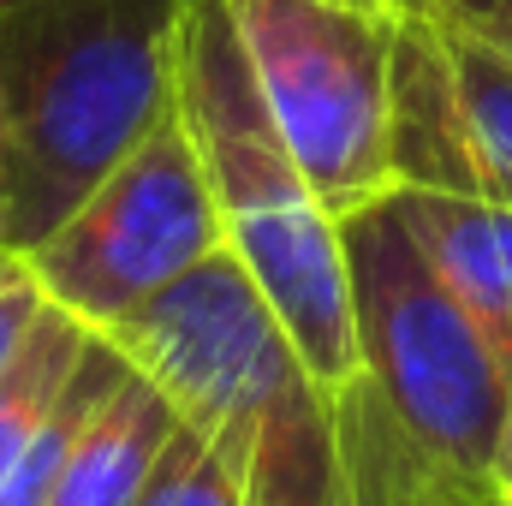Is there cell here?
I'll return each mask as SVG.
<instances>
[{"label": "cell", "mask_w": 512, "mask_h": 506, "mask_svg": "<svg viewBox=\"0 0 512 506\" xmlns=\"http://www.w3.org/2000/svg\"><path fill=\"white\" fill-rule=\"evenodd\" d=\"M179 0H30L0 18V245H42L173 102Z\"/></svg>", "instance_id": "obj_1"}, {"label": "cell", "mask_w": 512, "mask_h": 506, "mask_svg": "<svg viewBox=\"0 0 512 506\" xmlns=\"http://www.w3.org/2000/svg\"><path fill=\"white\" fill-rule=\"evenodd\" d=\"M102 340L161 387L179 423L233 459L251 506H346L334 399L227 245L102 328Z\"/></svg>", "instance_id": "obj_2"}, {"label": "cell", "mask_w": 512, "mask_h": 506, "mask_svg": "<svg viewBox=\"0 0 512 506\" xmlns=\"http://www.w3.org/2000/svg\"><path fill=\"white\" fill-rule=\"evenodd\" d=\"M173 108L203 161L221 245L239 256L256 298L274 310L304 370L334 399L364 370L340 221L310 197L304 173L292 167L221 0H179Z\"/></svg>", "instance_id": "obj_3"}, {"label": "cell", "mask_w": 512, "mask_h": 506, "mask_svg": "<svg viewBox=\"0 0 512 506\" xmlns=\"http://www.w3.org/2000/svg\"><path fill=\"white\" fill-rule=\"evenodd\" d=\"M310 197L346 221L393 191L387 102L405 0H221Z\"/></svg>", "instance_id": "obj_4"}, {"label": "cell", "mask_w": 512, "mask_h": 506, "mask_svg": "<svg viewBox=\"0 0 512 506\" xmlns=\"http://www.w3.org/2000/svg\"><path fill=\"white\" fill-rule=\"evenodd\" d=\"M215 251L221 215L191 149V131L167 102L149 137L42 245H30L24 262L54 310L102 334Z\"/></svg>", "instance_id": "obj_5"}, {"label": "cell", "mask_w": 512, "mask_h": 506, "mask_svg": "<svg viewBox=\"0 0 512 506\" xmlns=\"http://www.w3.org/2000/svg\"><path fill=\"white\" fill-rule=\"evenodd\" d=\"M387 161L393 191H453L512 209V60L423 0H405L393 30Z\"/></svg>", "instance_id": "obj_6"}, {"label": "cell", "mask_w": 512, "mask_h": 506, "mask_svg": "<svg viewBox=\"0 0 512 506\" xmlns=\"http://www.w3.org/2000/svg\"><path fill=\"white\" fill-rule=\"evenodd\" d=\"M393 209L512 387V209L453 191H393Z\"/></svg>", "instance_id": "obj_7"}, {"label": "cell", "mask_w": 512, "mask_h": 506, "mask_svg": "<svg viewBox=\"0 0 512 506\" xmlns=\"http://www.w3.org/2000/svg\"><path fill=\"white\" fill-rule=\"evenodd\" d=\"M173 429H179V411L161 399L155 381L126 364V376L108 387V399L78 429L48 506H137Z\"/></svg>", "instance_id": "obj_8"}, {"label": "cell", "mask_w": 512, "mask_h": 506, "mask_svg": "<svg viewBox=\"0 0 512 506\" xmlns=\"http://www.w3.org/2000/svg\"><path fill=\"white\" fill-rule=\"evenodd\" d=\"M84 346H90V328L48 304V310L36 316V328L24 334V346L12 352V364L0 370V483H6L12 465L24 459L30 435L42 429V417H48V405L60 399L66 376L78 370Z\"/></svg>", "instance_id": "obj_9"}, {"label": "cell", "mask_w": 512, "mask_h": 506, "mask_svg": "<svg viewBox=\"0 0 512 506\" xmlns=\"http://www.w3.org/2000/svg\"><path fill=\"white\" fill-rule=\"evenodd\" d=\"M137 506H251V495H245L233 459L209 435L179 423L167 435V447H161V459H155Z\"/></svg>", "instance_id": "obj_10"}, {"label": "cell", "mask_w": 512, "mask_h": 506, "mask_svg": "<svg viewBox=\"0 0 512 506\" xmlns=\"http://www.w3.org/2000/svg\"><path fill=\"white\" fill-rule=\"evenodd\" d=\"M42 310H48V298H42V286H36L30 262L0 245V370L12 364V352L24 346V334L36 328V316H42Z\"/></svg>", "instance_id": "obj_11"}, {"label": "cell", "mask_w": 512, "mask_h": 506, "mask_svg": "<svg viewBox=\"0 0 512 506\" xmlns=\"http://www.w3.org/2000/svg\"><path fill=\"white\" fill-rule=\"evenodd\" d=\"M423 6L453 30L477 36L483 48H495L501 60H512V0H423Z\"/></svg>", "instance_id": "obj_12"}, {"label": "cell", "mask_w": 512, "mask_h": 506, "mask_svg": "<svg viewBox=\"0 0 512 506\" xmlns=\"http://www.w3.org/2000/svg\"><path fill=\"white\" fill-rule=\"evenodd\" d=\"M489 489L512 495V387H507V417H501V435H495V465H489Z\"/></svg>", "instance_id": "obj_13"}, {"label": "cell", "mask_w": 512, "mask_h": 506, "mask_svg": "<svg viewBox=\"0 0 512 506\" xmlns=\"http://www.w3.org/2000/svg\"><path fill=\"white\" fill-rule=\"evenodd\" d=\"M18 6H30V0H0V18H6V12H18Z\"/></svg>", "instance_id": "obj_14"}, {"label": "cell", "mask_w": 512, "mask_h": 506, "mask_svg": "<svg viewBox=\"0 0 512 506\" xmlns=\"http://www.w3.org/2000/svg\"><path fill=\"white\" fill-rule=\"evenodd\" d=\"M483 506H512V495H489V501H483Z\"/></svg>", "instance_id": "obj_15"}]
</instances>
